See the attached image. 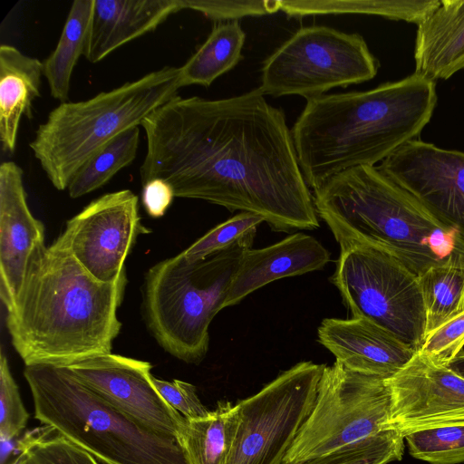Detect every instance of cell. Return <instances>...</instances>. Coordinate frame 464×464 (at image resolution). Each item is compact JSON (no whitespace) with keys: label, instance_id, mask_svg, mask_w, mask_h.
<instances>
[{"label":"cell","instance_id":"4","mask_svg":"<svg viewBox=\"0 0 464 464\" xmlns=\"http://www.w3.org/2000/svg\"><path fill=\"white\" fill-rule=\"evenodd\" d=\"M313 190L317 216L340 248H380L418 277L434 266L464 268L460 236L377 167L348 169Z\"/></svg>","mask_w":464,"mask_h":464},{"label":"cell","instance_id":"26","mask_svg":"<svg viewBox=\"0 0 464 464\" xmlns=\"http://www.w3.org/2000/svg\"><path fill=\"white\" fill-rule=\"evenodd\" d=\"M140 133L139 126L130 128L93 153L70 181V198H77L100 188L130 165L137 155Z\"/></svg>","mask_w":464,"mask_h":464},{"label":"cell","instance_id":"7","mask_svg":"<svg viewBox=\"0 0 464 464\" xmlns=\"http://www.w3.org/2000/svg\"><path fill=\"white\" fill-rule=\"evenodd\" d=\"M256 233L202 260L182 253L152 266L145 274L142 311L159 345L187 363L198 364L209 346L208 329L224 304L245 250Z\"/></svg>","mask_w":464,"mask_h":464},{"label":"cell","instance_id":"8","mask_svg":"<svg viewBox=\"0 0 464 464\" xmlns=\"http://www.w3.org/2000/svg\"><path fill=\"white\" fill-rule=\"evenodd\" d=\"M340 250L330 281L352 317L370 320L418 353L426 338L419 277L380 248L355 244Z\"/></svg>","mask_w":464,"mask_h":464},{"label":"cell","instance_id":"28","mask_svg":"<svg viewBox=\"0 0 464 464\" xmlns=\"http://www.w3.org/2000/svg\"><path fill=\"white\" fill-rule=\"evenodd\" d=\"M403 440L398 430L386 429L328 453L282 464H389L401 459Z\"/></svg>","mask_w":464,"mask_h":464},{"label":"cell","instance_id":"24","mask_svg":"<svg viewBox=\"0 0 464 464\" xmlns=\"http://www.w3.org/2000/svg\"><path fill=\"white\" fill-rule=\"evenodd\" d=\"M246 34L238 20L218 22L206 41L180 67L182 87H209L243 58Z\"/></svg>","mask_w":464,"mask_h":464},{"label":"cell","instance_id":"5","mask_svg":"<svg viewBox=\"0 0 464 464\" xmlns=\"http://www.w3.org/2000/svg\"><path fill=\"white\" fill-rule=\"evenodd\" d=\"M34 418L106 464H192L180 440L108 403L67 367L27 365Z\"/></svg>","mask_w":464,"mask_h":464},{"label":"cell","instance_id":"17","mask_svg":"<svg viewBox=\"0 0 464 464\" xmlns=\"http://www.w3.org/2000/svg\"><path fill=\"white\" fill-rule=\"evenodd\" d=\"M318 342L348 369L385 380L417 353L387 330L362 317L324 319L318 327Z\"/></svg>","mask_w":464,"mask_h":464},{"label":"cell","instance_id":"29","mask_svg":"<svg viewBox=\"0 0 464 464\" xmlns=\"http://www.w3.org/2000/svg\"><path fill=\"white\" fill-rule=\"evenodd\" d=\"M411 455L430 464L464 462V424L420 430L407 434Z\"/></svg>","mask_w":464,"mask_h":464},{"label":"cell","instance_id":"10","mask_svg":"<svg viewBox=\"0 0 464 464\" xmlns=\"http://www.w3.org/2000/svg\"><path fill=\"white\" fill-rule=\"evenodd\" d=\"M386 380L352 371L339 361L325 365L314 407L284 461L323 455L389 429Z\"/></svg>","mask_w":464,"mask_h":464},{"label":"cell","instance_id":"33","mask_svg":"<svg viewBox=\"0 0 464 464\" xmlns=\"http://www.w3.org/2000/svg\"><path fill=\"white\" fill-rule=\"evenodd\" d=\"M463 346L464 311L427 334L418 353L437 365L448 366Z\"/></svg>","mask_w":464,"mask_h":464},{"label":"cell","instance_id":"30","mask_svg":"<svg viewBox=\"0 0 464 464\" xmlns=\"http://www.w3.org/2000/svg\"><path fill=\"white\" fill-rule=\"evenodd\" d=\"M42 434L24 438L18 446L24 464H99L89 452L55 433L47 436L45 427Z\"/></svg>","mask_w":464,"mask_h":464},{"label":"cell","instance_id":"12","mask_svg":"<svg viewBox=\"0 0 464 464\" xmlns=\"http://www.w3.org/2000/svg\"><path fill=\"white\" fill-rule=\"evenodd\" d=\"M138 197L130 189L104 194L69 219L58 237L96 279L112 283L124 274L125 260L140 234Z\"/></svg>","mask_w":464,"mask_h":464},{"label":"cell","instance_id":"21","mask_svg":"<svg viewBox=\"0 0 464 464\" xmlns=\"http://www.w3.org/2000/svg\"><path fill=\"white\" fill-rule=\"evenodd\" d=\"M42 76L43 62L13 45L0 46V140L5 153L15 151L21 119L32 116Z\"/></svg>","mask_w":464,"mask_h":464},{"label":"cell","instance_id":"19","mask_svg":"<svg viewBox=\"0 0 464 464\" xmlns=\"http://www.w3.org/2000/svg\"><path fill=\"white\" fill-rule=\"evenodd\" d=\"M182 9L183 0H94L84 57L98 63Z\"/></svg>","mask_w":464,"mask_h":464},{"label":"cell","instance_id":"31","mask_svg":"<svg viewBox=\"0 0 464 464\" xmlns=\"http://www.w3.org/2000/svg\"><path fill=\"white\" fill-rule=\"evenodd\" d=\"M265 218L250 212H240L216 226L181 253L190 261H198L221 251L246 236L256 233Z\"/></svg>","mask_w":464,"mask_h":464},{"label":"cell","instance_id":"23","mask_svg":"<svg viewBox=\"0 0 464 464\" xmlns=\"http://www.w3.org/2000/svg\"><path fill=\"white\" fill-rule=\"evenodd\" d=\"M93 5L94 0L72 2L56 47L43 62L51 96L60 103L68 102L73 69L85 54Z\"/></svg>","mask_w":464,"mask_h":464},{"label":"cell","instance_id":"27","mask_svg":"<svg viewBox=\"0 0 464 464\" xmlns=\"http://www.w3.org/2000/svg\"><path fill=\"white\" fill-rule=\"evenodd\" d=\"M426 311V335L464 311V268L440 266L419 277Z\"/></svg>","mask_w":464,"mask_h":464},{"label":"cell","instance_id":"18","mask_svg":"<svg viewBox=\"0 0 464 464\" xmlns=\"http://www.w3.org/2000/svg\"><path fill=\"white\" fill-rule=\"evenodd\" d=\"M331 253L314 237L295 233L266 247L244 251L224 308L276 280L323 269Z\"/></svg>","mask_w":464,"mask_h":464},{"label":"cell","instance_id":"32","mask_svg":"<svg viewBox=\"0 0 464 464\" xmlns=\"http://www.w3.org/2000/svg\"><path fill=\"white\" fill-rule=\"evenodd\" d=\"M18 386L3 351L0 355V438L1 442L18 437L29 420Z\"/></svg>","mask_w":464,"mask_h":464},{"label":"cell","instance_id":"37","mask_svg":"<svg viewBox=\"0 0 464 464\" xmlns=\"http://www.w3.org/2000/svg\"><path fill=\"white\" fill-rule=\"evenodd\" d=\"M447 367L464 379V352L461 351Z\"/></svg>","mask_w":464,"mask_h":464},{"label":"cell","instance_id":"25","mask_svg":"<svg viewBox=\"0 0 464 464\" xmlns=\"http://www.w3.org/2000/svg\"><path fill=\"white\" fill-rule=\"evenodd\" d=\"M440 4V0H352L281 1L280 10L288 16L360 14L402 20L419 24Z\"/></svg>","mask_w":464,"mask_h":464},{"label":"cell","instance_id":"22","mask_svg":"<svg viewBox=\"0 0 464 464\" xmlns=\"http://www.w3.org/2000/svg\"><path fill=\"white\" fill-rule=\"evenodd\" d=\"M238 424V404L218 401L207 417H184L179 439L192 464H225Z\"/></svg>","mask_w":464,"mask_h":464},{"label":"cell","instance_id":"15","mask_svg":"<svg viewBox=\"0 0 464 464\" xmlns=\"http://www.w3.org/2000/svg\"><path fill=\"white\" fill-rule=\"evenodd\" d=\"M391 397L389 429L403 437L425 429L464 424V379L417 353L386 380Z\"/></svg>","mask_w":464,"mask_h":464},{"label":"cell","instance_id":"2","mask_svg":"<svg viewBox=\"0 0 464 464\" xmlns=\"http://www.w3.org/2000/svg\"><path fill=\"white\" fill-rule=\"evenodd\" d=\"M127 285L93 277L57 237L32 254L22 285L6 308L11 342L25 366L67 367L111 353Z\"/></svg>","mask_w":464,"mask_h":464},{"label":"cell","instance_id":"36","mask_svg":"<svg viewBox=\"0 0 464 464\" xmlns=\"http://www.w3.org/2000/svg\"><path fill=\"white\" fill-rule=\"evenodd\" d=\"M174 198L171 186L162 179H152L142 185V205L147 214L152 218L162 217Z\"/></svg>","mask_w":464,"mask_h":464},{"label":"cell","instance_id":"6","mask_svg":"<svg viewBox=\"0 0 464 464\" xmlns=\"http://www.w3.org/2000/svg\"><path fill=\"white\" fill-rule=\"evenodd\" d=\"M180 88V67L164 66L86 101L62 102L39 125L29 147L53 186L67 189L93 153L140 125Z\"/></svg>","mask_w":464,"mask_h":464},{"label":"cell","instance_id":"34","mask_svg":"<svg viewBox=\"0 0 464 464\" xmlns=\"http://www.w3.org/2000/svg\"><path fill=\"white\" fill-rule=\"evenodd\" d=\"M183 5L184 9L200 12L218 22L237 20L245 16L272 14L280 10V0H183Z\"/></svg>","mask_w":464,"mask_h":464},{"label":"cell","instance_id":"13","mask_svg":"<svg viewBox=\"0 0 464 464\" xmlns=\"http://www.w3.org/2000/svg\"><path fill=\"white\" fill-rule=\"evenodd\" d=\"M377 168L464 240V152L417 139Z\"/></svg>","mask_w":464,"mask_h":464},{"label":"cell","instance_id":"1","mask_svg":"<svg viewBox=\"0 0 464 464\" xmlns=\"http://www.w3.org/2000/svg\"><path fill=\"white\" fill-rule=\"evenodd\" d=\"M140 126L142 185L162 179L177 198L256 214L276 232L319 227L285 112L259 87L219 100L176 95Z\"/></svg>","mask_w":464,"mask_h":464},{"label":"cell","instance_id":"9","mask_svg":"<svg viewBox=\"0 0 464 464\" xmlns=\"http://www.w3.org/2000/svg\"><path fill=\"white\" fill-rule=\"evenodd\" d=\"M379 62L363 37L326 25L301 27L263 62L264 94L306 100L374 78Z\"/></svg>","mask_w":464,"mask_h":464},{"label":"cell","instance_id":"3","mask_svg":"<svg viewBox=\"0 0 464 464\" xmlns=\"http://www.w3.org/2000/svg\"><path fill=\"white\" fill-rule=\"evenodd\" d=\"M436 105V82L415 72L368 91L306 100L291 130L308 187L314 189L343 170L383 161L417 140Z\"/></svg>","mask_w":464,"mask_h":464},{"label":"cell","instance_id":"35","mask_svg":"<svg viewBox=\"0 0 464 464\" xmlns=\"http://www.w3.org/2000/svg\"><path fill=\"white\" fill-rule=\"evenodd\" d=\"M152 382L164 400L187 419L207 417L210 411L201 402L196 387L187 382L158 379L152 375Z\"/></svg>","mask_w":464,"mask_h":464},{"label":"cell","instance_id":"11","mask_svg":"<svg viewBox=\"0 0 464 464\" xmlns=\"http://www.w3.org/2000/svg\"><path fill=\"white\" fill-rule=\"evenodd\" d=\"M324 367L300 362L239 401V424L225 464H282L314 407Z\"/></svg>","mask_w":464,"mask_h":464},{"label":"cell","instance_id":"16","mask_svg":"<svg viewBox=\"0 0 464 464\" xmlns=\"http://www.w3.org/2000/svg\"><path fill=\"white\" fill-rule=\"evenodd\" d=\"M44 244V227L32 214L23 169L14 161L0 166V297L5 309L15 298L34 251Z\"/></svg>","mask_w":464,"mask_h":464},{"label":"cell","instance_id":"20","mask_svg":"<svg viewBox=\"0 0 464 464\" xmlns=\"http://www.w3.org/2000/svg\"><path fill=\"white\" fill-rule=\"evenodd\" d=\"M414 72L433 82L464 69V0H440L419 24Z\"/></svg>","mask_w":464,"mask_h":464},{"label":"cell","instance_id":"14","mask_svg":"<svg viewBox=\"0 0 464 464\" xmlns=\"http://www.w3.org/2000/svg\"><path fill=\"white\" fill-rule=\"evenodd\" d=\"M67 368L117 410L155 431L179 437L184 417L156 389L149 362L110 353Z\"/></svg>","mask_w":464,"mask_h":464}]
</instances>
